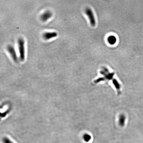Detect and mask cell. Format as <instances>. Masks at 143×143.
<instances>
[{"mask_svg":"<svg viewBox=\"0 0 143 143\" xmlns=\"http://www.w3.org/2000/svg\"><path fill=\"white\" fill-rule=\"evenodd\" d=\"M7 50L9 52L11 58L13 59V60L15 62H18V57L14 47L11 45H9L7 47Z\"/></svg>","mask_w":143,"mask_h":143,"instance_id":"7a4b0ae2","label":"cell"},{"mask_svg":"<svg viewBox=\"0 0 143 143\" xmlns=\"http://www.w3.org/2000/svg\"><path fill=\"white\" fill-rule=\"evenodd\" d=\"M3 142L4 143H13L11 140L7 138H4L3 139Z\"/></svg>","mask_w":143,"mask_h":143,"instance_id":"9c48e42d","label":"cell"},{"mask_svg":"<svg viewBox=\"0 0 143 143\" xmlns=\"http://www.w3.org/2000/svg\"><path fill=\"white\" fill-rule=\"evenodd\" d=\"M84 140L85 142H89L91 139V137L89 134H84L83 137Z\"/></svg>","mask_w":143,"mask_h":143,"instance_id":"52a82bcc","label":"cell"},{"mask_svg":"<svg viewBox=\"0 0 143 143\" xmlns=\"http://www.w3.org/2000/svg\"><path fill=\"white\" fill-rule=\"evenodd\" d=\"M57 35L58 34L56 31H48L43 33L42 36L44 39L48 40L56 37Z\"/></svg>","mask_w":143,"mask_h":143,"instance_id":"277c9868","label":"cell"},{"mask_svg":"<svg viewBox=\"0 0 143 143\" xmlns=\"http://www.w3.org/2000/svg\"><path fill=\"white\" fill-rule=\"evenodd\" d=\"M17 44L20 60L23 61L25 58V41L22 38H19L17 40Z\"/></svg>","mask_w":143,"mask_h":143,"instance_id":"6da1fadb","label":"cell"},{"mask_svg":"<svg viewBox=\"0 0 143 143\" xmlns=\"http://www.w3.org/2000/svg\"><path fill=\"white\" fill-rule=\"evenodd\" d=\"M125 118L124 115H122L120 116V124L121 125H124L125 122Z\"/></svg>","mask_w":143,"mask_h":143,"instance_id":"ba28073f","label":"cell"},{"mask_svg":"<svg viewBox=\"0 0 143 143\" xmlns=\"http://www.w3.org/2000/svg\"><path fill=\"white\" fill-rule=\"evenodd\" d=\"M85 14L87 15L89 19L90 23L93 26H95L96 25V21L95 19L94 15L91 9L86 8L85 10Z\"/></svg>","mask_w":143,"mask_h":143,"instance_id":"3957f363","label":"cell"},{"mask_svg":"<svg viewBox=\"0 0 143 143\" xmlns=\"http://www.w3.org/2000/svg\"><path fill=\"white\" fill-rule=\"evenodd\" d=\"M52 16V13L49 10H46L44 12L40 15L41 20L43 22H46L50 19Z\"/></svg>","mask_w":143,"mask_h":143,"instance_id":"5b68a950","label":"cell"},{"mask_svg":"<svg viewBox=\"0 0 143 143\" xmlns=\"http://www.w3.org/2000/svg\"><path fill=\"white\" fill-rule=\"evenodd\" d=\"M107 40L109 44L111 45H114L116 43L117 39L114 36H111L108 37Z\"/></svg>","mask_w":143,"mask_h":143,"instance_id":"8992f818","label":"cell"}]
</instances>
